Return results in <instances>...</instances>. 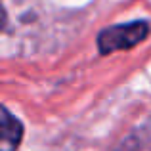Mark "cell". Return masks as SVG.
Returning <instances> with one entry per match:
<instances>
[{
  "label": "cell",
  "instance_id": "cell-1",
  "mask_svg": "<svg viewBox=\"0 0 151 151\" xmlns=\"http://www.w3.org/2000/svg\"><path fill=\"white\" fill-rule=\"evenodd\" d=\"M149 33H151V27L144 19L105 27V29L100 31V35L96 38L98 52L101 55H107V54H113V52L130 50L134 46L142 44L149 37Z\"/></svg>",
  "mask_w": 151,
  "mask_h": 151
},
{
  "label": "cell",
  "instance_id": "cell-2",
  "mask_svg": "<svg viewBox=\"0 0 151 151\" xmlns=\"http://www.w3.org/2000/svg\"><path fill=\"white\" fill-rule=\"evenodd\" d=\"M0 151H17L21 145L25 126L23 122L8 109L6 105L2 107V122H0Z\"/></svg>",
  "mask_w": 151,
  "mask_h": 151
}]
</instances>
